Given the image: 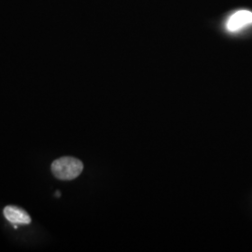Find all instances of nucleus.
Wrapping results in <instances>:
<instances>
[{
	"label": "nucleus",
	"instance_id": "nucleus-1",
	"mask_svg": "<svg viewBox=\"0 0 252 252\" xmlns=\"http://www.w3.org/2000/svg\"><path fill=\"white\" fill-rule=\"evenodd\" d=\"M52 172L60 180H72L83 170V163L74 157H62L52 163Z\"/></svg>",
	"mask_w": 252,
	"mask_h": 252
},
{
	"label": "nucleus",
	"instance_id": "nucleus-2",
	"mask_svg": "<svg viewBox=\"0 0 252 252\" xmlns=\"http://www.w3.org/2000/svg\"><path fill=\"white\" fill-rule=\"evenodd\" d=\"M4 216L13 224H29L31 218L23 208L15 206H8L4 208Z\"/></svg>",
	"mask_w": 252,
	"mask_h": 252
},
{
	"label": "nucleus",
	"instance_id": "nucleus-3",
	"mask_svg": "<svg viewBox=\"0 0 252 252\" xmlns=\"http://www.w3.org/2000/svg\"><path fill=\"white\" fill-rule=\"evenodd\" d=\"M252 24V12L249 10H240L231 16L227 23L229 31H237L244 27Z\"/></svg>",
	"mask_w": 252,
	"mask_h": 252
}]
</instances>
